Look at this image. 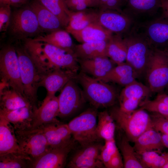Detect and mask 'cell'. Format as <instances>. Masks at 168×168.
<instances>
[{
  "mask_svg": "<svg viewBox=\"0 0 168 168\" xmlns=\"http://www.w3.org/2000/svg\"><path fill=\"white\" fill-rule=\"evenodd\" d=\"M22 41L31 56L47 71L60 68L77 73L78 70L80 66L74 54L46 43L34 41L31 38Z\"/></svg>",
  "mask_w": 168,
  "mask_h": 168,
  "instance_id": "6da1fadb",
  "label": "cell"
},
{
  "mask_svg": "<svg viewBox=\"0 0 168 168\" xmlns=\"http://www.w3.org/2000/svg\"><path fill=\"white\" fill-rule=\"evenodd\" d=\"M20 67L21 78L25 97L35 109L37 108V91L40 82L49 72L33 58L23 44L15 46Z\"/></svg>",
  "mask_w": 168,
  "mask_h": 168,
  "instance_id": "7a4b0ae2",
  "label": "cell"
},
{
  "mask_svg": "<svg viewBox=\"0 0 168 168\" xmlns=\"http://www.w3.org/2000/svg\"><path fill=\"white\" fill-rule=\"evenodd\" d=\"M76 79L82 86L86 101L94 108H106L115 103L117 98L116 91L107 82L82 72L77 75Z\"/></svg>",
  "mask_w": 168,
  "mask_h": 168,
  "instance_id": "3957f363",
  "label": "cell"
},
{
  "mask_svg": "<svg viewBox=\"0 0 168 168\" xmlns=\"http://www.w3.org/2000/svg\"><path fill=\"white\" fill-rule=\"evenodd\" d=\"M123 37L127 48L126 62L133 68L137 78L145 77L153 49L134 26Z\"/></svg>",
  "mask_w": 168,
  "mask_h": 168,
  "instance_id": "277c9868",
  "label": "cell"
},
{
  "mask_svg": "<svg viewBox=\"0 0 168 168\" xmlns=\"http://www.w3.org/2000/svg\"><path fill=\"white\" fill-rule=\"evenodd\" d=\"M110 114L125 133L129 141L134 142L141 134L152 127V119L146 110L140 108L131 111L113 108Z\"/></svg>",
  "mask_w": 168,
  "mask_h": 168,
  "instance_id": "5b68a950",
  "label": "cell"
},
{
  "mask_svg": "<svg viewBox=\"0 0 168 168\" xmlns=\"http://www.w3.org/2000/svg\"><path fill=\"white\" fill-rule=\"evenodd\" d=\"M8 30L13 39L22 40L36 37L43 32L35 12L29 6L12 13Z\"/></svg>",
  "mask_w": 168,
  "mask_h": 168,
  "instance_id": "8992f818",
  "label": "cell"
},
{
  "mask_svg": "<svg viewBox=\"0 0 168 168\" xmlns=\"http://www.w3.org/2000/svg\"><path fill=\"white\" fill-rule=\"evenodd\" d=\"M0 74L1 83L25 96L19 62L15 46L6 45L1 49Z\"/></svg>",
  "mask_w": 168,
  "mask_h": 168,
  "instance_id": "52a82bcc",
  "label": "cell"
},
{
  "mask_svg": "<svg viewBox=\"0 0 168 168\" xmlns=\"http://www.w3.org/2000/svg\"><path fill=\"white\" fill-rule=\"evenodd\" d=\"M145 77L151 92L159 93L168 86V54L153 49Z\"/></svg>",
  "mask_w": 168,
  "mask_h": 168,
  "instance_id": "ba28073f",
  "label": "cell"
},
{
  "mask_svg": "<svg viewBox=\"0 0 168 168\" xmlns=\"http://www.w3.org/2000/svg\"><path fill=\"white\" fill-rule=\"evenodd\" d=\"M98 113L96 109H89L67 124L74 140L82 146L100 139L96 133Z\"/></svg>",
  "mask_w": 168,
  "mask_h": 168,
  "instance_id": "9c48e42d",
  "label": "cell"
},
{
  "mask_svg": "<svg viewBox=\"0 0 168 168\" xmlns=\"http://www.w3.org/2000/svg\"><path fill=\"white\" fill-rule=\"evenodd\" d=\"M15 133L21 151L32 160L41 156L52 148L40 127L15 131Z\"/></svg>",
  "mask_w": 168,
  "mask_h": 168,
  "instance_id": "30bf717a",
  "label": "cell"
},
{
  "mask_svg": "<svg viewBox=\"0 0 168 168\" xmlns=\"http://www.w3.org/2000/svg\"><path fill=\"white\" fill-rule=\"evenodd\" d=\"M58 98V116L62 118L74 114L86 101L83 91L77 83L76 79H71L67 83Z\"/></svg>",
  "mask_w": 168,
  "mask_h": 168,
  "instance_id": "8fae6325",
  "label": "cell"
},
{
  "mask_svg": "<svg viewBox=\"0 0 168 168\" xmlns=\"http://www.w3.org/2000/svg\"><path fill=\"white\" fill-rule=\"evenodd\" d=\"M96 22L113 33L123 37L134 26V20L123 12L99 9L96 11Z\"/></svg>",
  "mask_w": 168,
  "mask_h": 168,
  "instance_id": "7c38bea8",
  "label": "cell"
},
{
  "mask_svg": "<svg viewBox=\"0 0 168 168\" xmlns=\"http://www.w3.org/2000/svg\"><path fill=\"white\" fill-rule=\"evenodd\" d=\"M153 49L165 50L168 45V18L161 17L137 26Z\"/></svg>",
  "mask_w": 168,
  "mask_h": 168,
  "instance_id": "4fadbf2b",
  "label": "cell"
},
{
  "mask_svg": "<svg viewBox=\"0 0 168 168\" xmlns=\"http://www.w3.org/2000/svg\"><path fill=\"white\" fill-rule=\"evenodd\" d=\"M102 145L93 143L82 146L72 157L68 165L70 168H100L105 167L100 154Z\"/></svg>",
  "mask_w": 168,
  "mask_h": 168,
  "instance_id": "5bb4252c",
  "label": "cell"
},
{
  "mask_svg": "<svg viewBox=\"0 0 168 168\" xmlns=\"http://www.w3.org/2000/svg\"><path fill=\"white\" fill-rule=\"evenodd\" d=\"M47 142L52 148L67 147L74 144V141L67 124L54 122L42 125Z\"/></svg>",
  "mask_w": 168,
  "mask_h": 168,
  "instance_id": "9a60e30c",
  "label": "cell"
},
{
  "mask_svg": "<svg viewBox=\"0 0 168 168\" xmlns=\"http://www.w3.org/2000/svg\"><path fill=\"white\" fill-rule=\"evenodd\" d=\"M59 112L58 97L46 95L39 108L34 111L32 128L47 124L59 122L57 119Z\"/></svg>",
  "mask_w": 168,
  "mask_h": 168,
  "instance_id": "2e32d148",
  "label": "cell"
},
{
  "mask_svg": "<svg viewBox=\"0 0 168 168\" xmlns=\"http://www.w3.org/2000/svg\"><path fill=\"white\" fill-rule=\"evenodd\" d=\"M74 144L64 147L51 148L48 152L33 159L30 167L33 168L63 167L68 154Z\"/></svg>",
  "mask_w": 168,
  "mask_h": 168,
  "instance_id": "e0dca14e",
  "label": "cell"
},
{
  "mask_svg": "<svg viewBox=\"0 0 168 168\" xmlns=\"http://www.w3.org/2000/svg\"><path fill=\"white\" fill-rule=\"evenodd\" d=\"M77 73L71 70L60 68L51 71L42 78L40 86L44 87L47 91V95L53 96L62 90L70 80L76 79Z\"/></svg>",
  "mask_w": 168,
  "mask_h": 168,
  "instance_id": "ac0fdd59",
  "label": "cell"
},
{
  "mask_svg": "<svg viewBox=\"0 0 168 168\" xmlns=\"http://www.w3.org/2000/svg\"><path fill=\"white\" fill-rule=\"evenodd\" d=\"M35 110L30 105L12 110H0V116L10 123L15 131L28 130L32 128Z\"/></svg>",
  "mask_w": 168,
  "mask_h": 168,
  "instance_id": "d6986e66",
  "label": "cell"
},
{
  "mask_svg": "<svg viewBox=\"0 0 168 168\" xmlns=\"http://www.w3.org/2000/svg\"><path fill=\"white\" fill-rule=\"evenodd\" d=\"M78 60L82 72L100 80L106 77L115 66V63L106 56Z\"/></svg>",
  "mask_w": 168,
  "mask_h": 168,
  "instance_id": "ffe728a7",
  "label": "cell"
},
{
  "mask_svg": "<svg viewBox=\"0 0 168 168\" xmlns=\"http://www.w3.org/2000/svg\"><path fill=\"white\" fill-rule=\"evenodd\" d=\"M29 6L35 12L43 32L49 33L64 28L59 19L38 0L34 1Z\"/></svg>",
  "mask_w": 168,
  "mask_h": 168,
  "instance_id": "44dd1931",
  "label": "cell"
},
{
  "mask_svg": "<svg viewBox=\"0 0 168 168\" xmlns=\"http://www.w3.org/2000/svg\"><path fill=\"white\" fill-rule=\"evenodd\" d=\"M68 32L81 43L108 40L113 34L96 22L92 23L81 30Z\"/></svg>",
  "mask_w": 168,
  "mask_h": 168,
  "instance_id": "7402d4cb",
  "label": "cell"
},
{
  "mask_svg": "<svg viewBox=\"0 0 168 168\" xmlns=\"http://www.w3.org/2000/svg\"><path fill=\"white\" fill-rule=\"evenodd\" d=\"M134 149L137 154L146 151H161L165 147L161 134L151 127L141 134L134 142Z\"/></svg>",
  "mask_w": 168,
  "mask_h": 168,
  "instance_id": "603a6c76",
  "label": "cell"
},
{
  "mask_svg": "<svg viewBox=\"0 0 168 168\" xmlns=\"http://www.w3.org/2000/svg\"><path fill=\"white\" fill-rule=\"evenodd\" d=\"M10 152L24 154L20 148L13 126L0 116V155Z\"/></svg>",
  "mask_w": 168,
  "mask_h": 168,
  "instance_id": "cb8c5ba5",
  "label": "cell"
},
{
  "mask_svg": "<svg viewBox=\"0 0 168 168\" xmlns=\"http://www.w3.org/2000/svg\"><path fill=\"white\" fill-rule=\"evenodd\" d=\"M161 0H125L122 11L134 20V17L152 15L161 7Z\"/></svg>",
  "mask_w": 168,
  "mask_h": 168,
  "instance_id": "d4e9b609",
  "label": "cell"
},
{
  "mask_svg": "<svg viewBox=\"0 0 168 168\" xmlns=\"http://www.w3.org/2000/svg\"><path fill=\"white\" fill-rule=\"evenodd\" d=\"M35 41L44 42L72 54H74L75 44L70 34L65 30L59 29L42 34L33 38Z\"/></svg>",
  "mask_w": 168,
  "mask_h": 168,
  "instance_id": "484cf974",
  "label": "cell"
},
{
  "mask_svg": "<svg viewBox=\"0 0 168 168\" xmlns=\"http://www.w3.org/2000/svg\"><path fill=\"white\" fill-rule=\"evenodd\" d=\"M6 87L0 89V110H12L32 106L24 96L15 90Z\"/></svg>",
  "mask_w": 168,
  "mask_h": 168,
  "instance_id": "4316f807",
  "label": "cell"
},
{
  "mask_svg": "<svg viewBox=\"0 0 168 168\" xmlns=\"http://www.w3.org/2000/svg\"><path fill=\"white\" fill-rule=\"evenodd\" d=\"M107 40L75 44L74 52L78 59H87L106 56Z\"/></svg>",
  "mask_w": 168,
  "mask_h": 168,
  "instance_id": "83f0119b",
  "label": "cell"
},
{
  "mask_svg": "<svg viewBox=\"0 0 168 168\" xmlns=\"http://www.w3.org/2000/svg\"><path fill=\"white\" fill-rule=\"evenodd\" d=\"M127 51V45L123 36L113 34L107 40V57L117 65L126 61Z\"/></svg>",
  "mask_w": 168,
  "mask_h": 168,
  "instance_id": "f1b7e54d",
  "label": "cell"
},
{
  "mask_svg": "<svg viewBox=\"0 0 168 168\" xmlns=\"http://www.w3.org/2000/svg\"><path fill=\"white\" fill-rule=\"evenodd\" d=\"M96 11L88 8L80 11H71L69 21L65 30L68 32L80 30L96 22Z\"/></svg>",
  "mask_w": 168,
  "mask_h": 168,
  "instance_id": "f546056e",
  "label": "cell"
},
{
  "mask_svg": "<svg viewBox=\"0 0 168 168\" xmlns=\"http://www.w3.org/2000/svg\"><path fill=\"white\" fill-rule=\"evenodd\" d=\"M96 133L99 138L105 141L114 139L115 125L114 120L107 111L98 113Z\"/></svg>",
  "mask_w": 168,
  "mask_h": 168,
  "instance_id": "4dcf8cb0",
  "label": "cell"
},
{
  "mask_svg": "<svg viewBox=\"0 0 168 168\" xmlns=\"http://www.w3.org/2000/svg\"><path fill=\"white\" fill-rule=\"evenodd\" d=\"M60 20L63 27L68 26L71 11L68 8L66 0H38Z\"/></svg>",
  "mask_w": 168,
  "mask_h": 168,
  "instance_id": "1f68e13d",
  "label": "cell"
},
{
  "mask_svg": "<svg viewBox=\"0 0 168 168\" xmlns=\"http://www.w3.org/2000/svg\"><path fill=\"white\" fill-rule=\"evenodd\" d=\"M137 154L144 168H162L168 161V152L151 151Z\"/></svg>",
  "mask_w": 168,
  "mask_h": 168,
  "instance_id": "d6a6232c",
  "label": "cell"
},
{
  "mask_svg": "<svg viewBox=\"0 0 168 168\" xmlns=\"http://www.w3.org/2000/svg\"><path fill=\"white\" fill-rule=\"evenodd\" d=\"M151 92L148 86L136 80L123 89L119 96V100L134 98L143 101L147 99Z\"/></svg>",
  "mask_w": 168,
  "mask_h": 168,
  "instance_id": "836d02e7",
  "label": "cell"
},
{
  "mask_svg": "<svg viewBox=\"0 0 168 168\" xmlns=\"http://www.w3.org/2000/svg\"><path fill=\"white\" fill-rule=\"evenodd\" d=\"M32 161L29 156L15 152L0 155V168H24L29 167Z\"/></svg>",
  "mask_w": 168,
  "mask_h": 168,
  "instance_id": "e575fe53",
  "label": "cell"
},
{
  "mask_svg": "<svg viewBox=\"0 0 168 168\" xmlns=\"http://www.w3.org/2000/svg\"><path fill=\"white\" fill-rule=\"evenodd\" d=\"M127 138H123L119 144V148L125 168H144L138 158L133 147L130 144Z\"/></svg>",
  "mask_w": 168,
  "mask_h": 168,
  "instance_id": "d590c367",
  "label": "cell"
},
{
  "mask_svg": "<svg viewBox=\"0 0 168 168\" xmlns=\"http://www.w3.org/2000/svg\"><path fill=\"white\" fill-rule=\"evenodd\" d=\"M137 77L132 67L126 62L117 64L101 80L105 82H112L115 79L128 76Z\"/></svg>",
  "mask_w": 168,
  "mask_h": 168,
  "instance_id": "8d00e7d4",
  "label": "cell"
},
{
  "mask_svg": "<svg viewBox=\"0 0 168 168\" xmlns=\"http://www.w3.org/2000/svg\"><path fill=\"white\" fill-rule=\"evenodd\" d=\"M139 106L145 110L168 117V106L163 102L155 99L153 100L146 99L141 102Z\"/></svg>",
  "mask_w": 168,
  "mask_h": 168,
  "instance_id": "74e56055",
  "label": "cell"
},
{
  "mask_svg": "<svg viewBox=\"0 0 168 168\" xmlns=\"http://www.w3.org/2000/svg\"><path fill=\"white\" fill-rule=\"evenodd\" d=\"M105 141V143L101 148L100 157L106 167L111 158L119 150L114 139Z\"/></svg>",
  "mask_w": 168,
  "mask_h": 168,
  "instance_id": "f35d334b",
  "label": "cell"
},
{
  "mask_svg": "<svg viewBox=\"0 0 168 168\" xmlns=\"http://www.w3.org/2000/svg\"><path fill=\"white\" fill-rule=\"evenodd\" d=\"M69 9L72 11H82L88 8L98 7V0H66Z\"/></svg>",
  "mask_w": 168,
  "mask_h": 168,
  "instance_id": "ab89813d",
  "label": "cell"
},
{
  "mask_svg": "<svg viewBox=\"0 0 168 168\" xmlns=\"http://www.w3.org/2000/svg\"><path fill=\"white\" fill-rule=\"evenodd\" d=\"M151 117L152 127L158 132L168 135V119L157 113Z\"/></svg>",
  "mask_w": 168,
  "mask_h": 168,
  "instance_id": "60d3db41",
  "label": "cell"
},
{
  "mask_svg": "<svg viewBox=\"0 0 168 168\" xmlns=\"http://www.w3.org/2000/svg\"><path fill=\"white\" fill-rule=\"evenodd\" d=\"M11 6H1L0 7V31L5 32L8 30L11 16Z\"/></svg>",
  "mask_w": 168,
  "mask_h": 168,
  "instance_id": "b9f144b4",
  "label": "cell"
},
{
  "mask_svg": "<svg viewBox=\"0 0 168 168\" xmlns=\"http://www.w3.org/2000/svg\"><path fill=\"white\" fill-rule=\"evenodd\" d=\"M99 9H111L122 12L125 0H98Z\"/></svg>",
  "mask_w": 168,
  "mask_h": 168,
  "instance_id": "7bdbcfd3",
  "label": "cell"
},
{
  "mask_svg": "<svg viewBox=\"0 0 168 168\" xmlns=\"http://www.w3.org/2000/svg\"><path fill=\"white\" fill-rule=\"evenodd\" d=\"M142 101L134 98H128L119 101V108L126 111H131L136 110Z\"/></svg>",
  "mask_w": 168,
  "mask_h": 168,
  "instance_id": "ee69618b",
  "label": "cell"
},
{
  "mask_svg": "<svg viewBox=\"0 0 168 168\" xmlns=\"http://www.w3.org/2000/svg\"><path fill=\"white\" fill-rule=\"evenodd\" d=\"M108 168H122L124 167L121 154L118 151L111 158L106 166Z\"/></svg>",
  "mask_w": 168,
  "mask_h": 168,
  "instance_id": "f6af8a7d",
  "label": "cell"
},
{
  "mask_svg": "<svg viewBox=\"0 0 168 168\" xmlns=\"http://www.w3.org/2000/svg\"><path fill=\"white\" fill-rule=\"evenodd\" d=\"M136 78L134 76H128L117 78L112 82L125 86L136 81Z\"/></svg>",
  "mask_w": 168,
  "mask_h": 168,
  "instance_id": "bcb514c9",
  "label": "cell"
},
{
  "mask_svg": "<svg viewBox=\"0 0 168 168\" xmlns=\"http://www.w3.org/2000/svg\"><path fill=\"white\" fill-rule=\"evenodd\" d=\"M27 0H0V6L9 5L15 7H20L24 5Z\"/></svg>",
  "mask_w": 168,
  "mask_h": 168,
  "instance_id": "7dc6e473",
  "label": "cell"
},
{
  "mask_svg": "<svg viewBox=\"0 0 168 168\" xmlns=\"http://www.w3.org/2000/svg\"><path fill=\"white\" fill-rule=\"evenodd\" d=\"M163 16L168 18V0H161V7Z\"/></svg>",
  "mask_w": 168,
  "mask_h": 168,
  "instance_id": "c3c4849f",
  "label": "cell"
},
{
  "mask_svg": "<svg viewBox=\"0 0 168 168\" xmlns=\"http://www.w3.org/2000/svg\"><path fill=\"white\" fill-rule=\"evenodd\" d=\"M156 99L163 102L168 106V94L160 93L157 96Z\"/></svg>",
  "mask_w": 168,
  "mask_h": 168,
  "instance_id": "681fc988",
  "label": "cell"
},
{
  "mask_svg": "<svg viewBox=\"0 0 168 168\" xmlns=\"http://www.w3.org/2000/svg\"><path fill=\"white\" fill-rule=\"evenodd\" d=\"M162 168H168V161L166 164L163 166Z\"/></svg>",
  "mask_w": 168,
  "mask_h": 168,
  "instance_id": "f907efd6",
  "label": "cell"
},
{
  "mask_svg": "<svg viewBox=\"0 0 168 168\" xmlns=\"http://www.w3.org/2000/svg\"><path fill=\"white\" fill-rule=\"evenodd\" d=\"M164 50H165V51H166L168 54V45L166 47V48Z\"/></svg>",
  "mask_w": 168,
  "mask_h": 168,
  "instance_id": "816d5d0a",
  "label": "cell"
},
{
  "mask_svg": "<svg viewBox=\"0 0 168 168\" xmlns=\"http://www.w3.org/2000/svg\"><path fill=\"white\" fill-rule=\"evenodd\" d=\"M166 118L167 119H168V117H166Z\"/></svg>",
  "mask_w": 168,
  "mask_h": 168,
  "instance_id": "f5cc1de1",
  "label": "cell"
}]
</instances>
